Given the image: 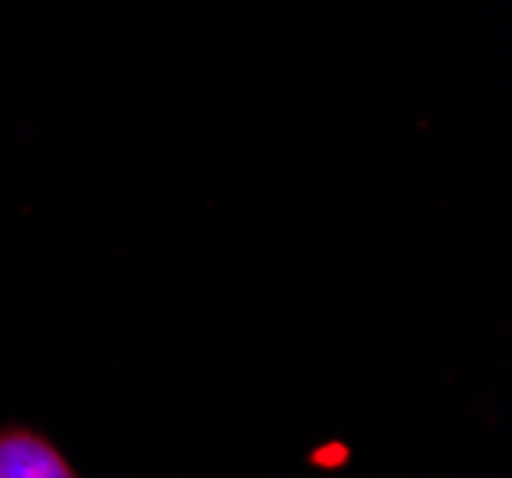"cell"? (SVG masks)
<instances>
[{"instance_id":"6da1fadb","label":"cell","mask_w":512,"mask_h":478,"mask_svg":"<svg viewBox=\"0 0 512 478\" xmlns=\"http://www.w3.org/2000/svg\"><path fill=\"white\" fill-rule=\"evenodd\" d=\"M0 478H77L69 459L31 429H0Z\"/></svg>"}]
</instances>
